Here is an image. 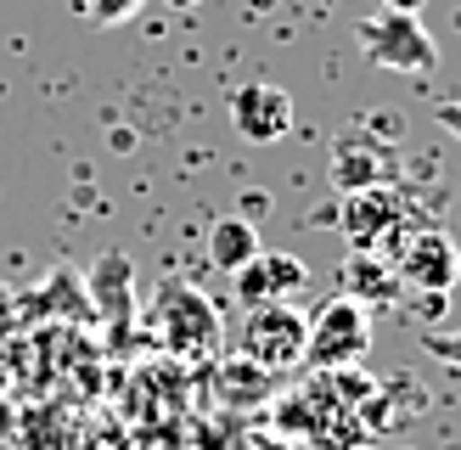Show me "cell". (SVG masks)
<instances>
[{
	"mask_svg": "<svg viewBox=\"0 0 461 450\" xmlns=\"http://www.w3.org/2000/svg\"><path fill=\"white\" fill-rule=\"evenodd\" d=\"M433 119H439L445 135H456V141H461V102H439V107H433Z\"/></svg>",
	"mask_w": 461,
	"mask_h": 450,
	"instance_id": "14",
	"label": "cell"
},
{
	"mask_svg": "<svg viewBox=\"0 0 461 450\" xmlns=\"http://www.w3.org/2000/svg\"><path fill=\"white\" fill-rule=\"evenodd\" d=\"M253 254H259V231H253L248 220H220L214 231H209V259L220 270H230V276H237Z\"/></svg>",
	"mask_w": 461,
	"mask_h": 450,
	"instance_id": "11",
	"label": "cell"
},
{
	"mask_svg": "<svg viewBox=\"0 0 461 450\" xmlns=\"http://www.w3.org/2000/svg\"><path fill=\"white\" fill-rule=\"evenodd\" d=\"M169 6H197V0H169Z\"/></svg>",
	"mask_w": 461,
	"mask_h": 450,
	"instance_id": "16",
	"label": "cell"
},
{
	"mask_svg": "<svg viewBox=\"0 0 461 450\" xmlns=\"http://www.w3.org/2000/svg\"><path fill=\"white\" fill-rule=\"evenodd\" d=\"M422 349H428L433 360H445V366L461 372V327H456V332H422Z\"/></svg>",
	"mask_w": 461,
	"mask_h": 450,
	"instance_id": "13",
	"label": "cell"
},
{
	"mask_svg": "<svg viewBox=\"0 0 461 450\" xmlns=\"http://www.w3.org/2000/svg\"><path fill=\"white\" fill-rule=\"evenodd\" d=\"M230 282H237V299L253 310V304H287L293 292L310 282V270H304V259H293V254H265V248H259V254H253Z\"/></svg>",
	"mask_w": 461,
	"mask_h": 450,
	"instance_id": "8",
	"label": "cell"
},
{
	"mask_svg": "<svg viewBox=\"0 0 461 450\" xmlns=\"http://www.w3.org/2000/svg\"><path fill=\"white\" fill-rule=\"evenodd\" d=\"M338 231L349 237V248H372V254H394V242L405 237V202L394 186H360L343 192Z\"/></svg>",
	"mask_w": 461,
	"mask_h": 450,
	"instance_id": "5",
	"label": "cell"
},
{
	"mask_svg": "<svg viewBox=\"0 0 461 450\" xmlns=\"http://www.w3.org/2000/svg\"><path fill=\"white\" fill-rule=\"evenodd\" d=\"M355 45L366 51V62L388 68V74H433V68H439V40L428 34V22L417 12L377 6L355 29Z\"/></svg>",
	"mask_w": 461,
	"mask_h": 450,
	"instance_id": "1",
	"label": "cell"
},
{
	"mask_svg": "<svg viewBox=\"0 0 461 450\" xmlns=\"http://www.w3.org/2000/svg\"><path fill=\"white\" fill-rule=\"evenodd\" d=\"M394 270L405 287H422V292H450L461 282V248L450 231H439V225H417L411 237L394 242Z\"/></svg>",
	"mask_w": 461,
	"mask_h": 450,
	"instance_id": "6",
	"label": "cell"
},
{
	"mask_svg": "<svg viewBox=\"0 0 461 450\" xmlns=\"http://www.w3.org/2000/svg\"><path fill=\"white\" fill-rule=\"evenodd\" d=\"M400 270L388 254H372V248H349V259H343V292L349 299H360L366 310H377V304H394L400 299Z\"/></svg>",
	"mask_w": 461,
	"mask_h": 450,
	"instance_id": "10",
	"label": "cell"
},
{
	"mask_svg": "<svg viewBox=\"0 0 461 450\" xmlns=\"http://www.w3.org/2000/svg\"><path fill=\"white\" fill-rule=\"evenodd\" d=\"M304 338H310V315L293 304H253L242 315V355L259 372L304 366Z\"/></svg>",
	"mask_w": 461,
	"mask_h": 450,
	"instance_id": "3",
	"label": "cell"
},
{
	"mask_svg": "<svg viewBox=\"0 0 461 450\" xmlns=\"http://www.w3.org/2000/svg\"><path fill=\"white\" fill-rule=\"evenodd\" d=\"M332 180H338V192L388 186L394 180V152L377 135H338L332 141Z\"/></svg>",
	"mask_w": 461,
	"mask_h": 450,
	"instance_id": "9",
	"label": "cell"
},
{
	"mask_svg": "<svg viewBox=\"0 0 461 450\" xmlns=\"http://www.w3.org/2000/svg\"><path fill=\"white\" fill-rule=\"evenodd\" d=\"M383 6H394V12H417L422 0H383Z\"/></svg>",
	"mask_w": 461,
	"mask_h": 450,
	"instance_id": "15",
	"label": "cell"
},
{
	"mask_svg": "<svg viewBox=\"0 0 461 450\" xmlns=\"http://www.w3.org/2000/svg\"><path fill=\"white\" fill-rule=\"evenodd\" d=\"M310 315V338H304V366H321V372H355L366 355H372V310L349 292L327 299L321 310H304Z\"/></svg>",
	"mask_w": 461,
	"mask_h": 450,
	"instance_id": "2",
	"label": "cell"
},
{
	"mask_svg": "<svg viewBox=\"0 0 461 450\" xmlns=\"http://www.w3.org/2000/svg\"><path fill=\"white\" fill-rule=\"evenodd\" d=\"M152 327L175 355H203L220 344V310L203 299L192 282H164L152 299Z\"/></svg>",
	"mask_w": 461,
	"mask_h": 450,
	"instance_id": "4",
	"label": "cell"
},
{
	"mask_svg": "<svg viewBox=\"0 0 461 450\" xmlns=\"http://www.w3.org/2000/svg\"><path fill=\"white\" fill-rule=\"evenodd\" d=\"M135 12H141V0H85V17L102 22V29H113V22H124Z\"/></svg>",
	"mask_w": 461,
	"mask_h": 450,
	"instance_id": "12",
	"label": "cell"
},
{
	"mask_svg": "<svg viewBox=\"0 0 461 450\" xmlns=\"http://www.w3.org/2000/svg\"><path fill=\"white\" fill-rule=\"evenodd\" d=\"M230 124H237L242 141L270 147V141H282L293 130V96L282 85H270V79H253L242 90H230Z\"/></svg>",
	"mask_w": 461,
	"mask_h": 450,
	"instance_id": "7",
	"label": "cell"
}]
</instances>
